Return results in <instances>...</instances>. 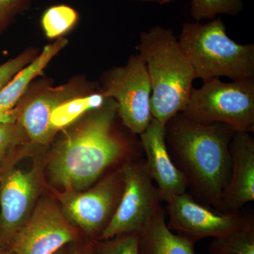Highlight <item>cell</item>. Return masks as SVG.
<instances>
[{
  "mask_svg": "<svg viewBox=\"0 0 254 254\" xmlns=\"http://www.w3.org/2000/svg\"><path fill=\"white\" fill-rule=\"evenodd\" d=\"M118 105L113 98L90 112L65 133L48 162L50 182L64 190H83L112 167L139 158L141 141L128 140L116 128Z\"/></svg>",
  "mask_w": 254,
  "mask_h": 254,
  "instance_id": "6da1fadb",
  "label": "cell"
},
{
  "mask_svg": "<svg viewBox=\"0 0 254 254\" xmlns=\"http://www.w3.org/2000/svg\"><path fill=\"white\" fill-rule=\"evenodd\" d=\"M235 132L225 124L196 123L182 113L165 126L169 153L186 177L190 194L222 213V193L231 173L230 143Z\"/></svg>",
  "mask_w": 254,
  "mask_h": 254,
  "instance_id": "7a4b0ae2",
  "label": "cell"
},
{
  "mask_svg": "<svg viewBox=\"0 0 254 254\" xmlns=\"http://www.w3.org/2000/svg\"><path fill=\"white\" fill-rule=\"evenodd\" d=\"M137 50L149 76L152 117L165 126L186 108L196 79L194 70L170 28L155 26L143 32Z\"/></svg>",
  "mask_w": 254,
  "mask_h": 254,
  "instance_id": "3957f363",
  "label": "cell"
},
{
  "mask_svg": "<svg viewBox=\"0 0 254 254\" xmlns=\"http://www.w3.org/2000/svg\"><path fill=\"white\" fill-rule=\"evenodd\" d=\"M178 41L196 78L203 82L220 76L232 81L254 78V45L234 41L221 17L204 24L185 23Z\"/></svg>",
  "mask_w": 254,
  "mask_h": 254,
  "instance_id": "277c9868",
  "label": "cell"
},
{
  "mask_svg": "<svg viewBox=\"0 0 254 254\" xmlns=\"http://www.w3.org/2000/svg\"><path fill=\"white\" fill-rule=\"evenodd\" d=\"M187 118L202 124L222 123L235 131L254 130V78L223 82L214 78L193 88L186 108Z\"/></svg>",
  "mask_w": 254,
  "mask_h": 254,
  "instance_id": "5b68a950",
  "label": "cell"
},
{
  "mask_svg": "<svg viewBox=\"0 0 254 254\" xmlns=\"http://www.w3.org/2000/svg\"><path fill=\"white\" fill-rule=\"evenodd\" d=\"M122 168L123 194L113 216L98 240L139 234L162 207L158 188L145 160H130L123 164Z\"/></svg>",
  "mask_w": 254,
  "mask_h": 254,
  "instance_id": "8992f818",
  "label": "cell"
},
{
  "mask_svg": "<svg viewBox=\"0 0 254 254\" xmlns=\"http://www.w3.org/2000/svg\"><path fill=\"white\" fill-rule=\"evenodd\" d=\"M122 166L91 188L58 193L64 215L92 242L99 240L120 203L124 189Z\"/></svg>",
  "mask_w": 254,
  "mask_h": 254,
  "instance_id": "52a82bcc",
  "label": "cell"
},
{
  "mask_svg": "<svg viewBox=\"0 0 254 254\" xmlns=\"http://www.w3.org/2000/svg\"><path fill=\"white\" fill-rule=\"evenodd\" d=\"M101 93L116 102L119 117L127 129L138 136L146 129L153 119L152 89L146 65L139 55H131L125 66L110 70Z\"/></svg>",
  "mask_w": 254,
  "mask_h": 254,
  "instance_id": "ba28073f",
  "label": "cell"
},
{
  "mask_svg": "<svg viewBox=\"0 0 254 254\" xmlns=\"http://www.w3.org/2000/svg\"><path fill=\"white\" fill-rule=\"evenodd\" d=\"M80 231L53 200L37 203L31 216L10 243L14 254H54L79 242Z\"/></svg>",
  "mask_w": 254,
  "mask_h": 254,
  "instance_id": "9c48e42d",
  "label": "cell"
},
{
  "mask_svg": "<svg viewBox=\"0 0 254 254\" xmlns=\"http://www.w3.org/2000/svg\"><path fill=\"white\" fill-rule=\"evenodd\" d=\"M168 228L193 242L217 238L244 226L254 218L242 210L222 213L198 201L190 193L175 195L166 202Z\"/></svg>",
  "mask_w": 254,
  "mask_h": 254,
  "instance_id": "30bf717a",
  "label": "cell"
},
{
  "mask_svg": "<svg viewBox=\"0 0 254 254\" xmlns=\"http://www.w3.org/2000/svg\"><path fill=\"white\" fill-rule=\"evenodd\" d=\"M41 167L5 168L0 180V242L9 246L31 216L42 186Z\"/></svg>",
  "mask_w": 254,
  "mask_h": 254,
  "instance_id": "8fae6325",
  "label": "cell"
},
{
  "mask_svg": "<svg viewBox=\"0 0 254 254\" xmlns=\"http://www.w3.org/2000/svg\"><path fill=\"white\" fill-rule=\"evenodd\" d=\"M139 136L146 157L145 163L162 201L166 202L175 195L186 192V177L174 163L167 148L165 126L153 118Z\"/></svg>",
  "mask_w": 254,
  "mask_h": 254,
  "instance_id": "7c38bea8",
  "label": "cell"
},
{
  "mask_svg": "<svg viewBox=\"0 0 254 254\" xmlns=\"http://www.w3.org/2000/svg\"><path fill=\"white\" fill-rule=\"evenodd\" d=\"M231 173L222 196V212L235 213L254 200V140L235 131L230 143Z\"/></svg>",
  "mask_w": 254,
  "mask_h": 254,
  "instance_id": "4fadbf2b",
  "label": "cell"
},
{
  "mask_svg": "<svg viewBox=\"0 0 254 254\" xmlns=\"http://www.w3.org/2000/svg\"><path fill=\"white\" fill-rule=\"evenodd\" d=\"M73 96L76 95L65 86L46 90L24 107H20L16 122L33 143L48 144L55 136L50 124L52 111L62 102Z\"/></svg>",
  "mask_w": 254,
  "mask_h": 254,
  "instance_id": "5bb4252c",
  "label": "cell"
},
{
  "mask_svg": "<svg viewBox=\"0 0 254 254\" xmlns=\"http://www.w3.org/2000/svg\"><path fill=\"white\" fill-rule=\"evenodd\" d=\"M194 245L168 228L163 206L138 234V254H196Z\"/></svg>",
  "mask_w": 254,
  "mask_h": 254,
  "instance_id": "9a60e30c",
  "label": "cell"
},
{
  "mask_svg": "<svg viewBox=\"0 0 254 254\" xmlns=\"http://www.w3.org/2000/svg\"><path fill=\"white\" fill-rule=\"evenodd\" d=\"M67 44L65 38H60L45 47L41 54L26 65L0 90V113L16 108L33 78L43 71L50 60Z\"/></svg>",
  "mask_w": 254,
  "mask_h": 254,
  "instance_id": "2e32d148",
  "label": "cell"
},
{
  "mask_svg": "<svg viewBox=\"0 0 254 254\" xmlns=\"http://www.w3.org/2000/svg\"><path fill=\"white\" fill-rule=\"evenodd\" d=\"M107 98L103 93H92L84 96L71 97L62 102L52 111L50 124L55 134L73 125L87 113L99 109Z\"/></svg>",
  "mask_w": 254,
  "mask_h": 254,
  "instance_id": "e0dca14e",
  "label": "cell"
},
{
  "mask_svg": "<svg viewBox=\"0 0 254 254\" xmlns=\"http://www.w3.org/2000/svg\"><path fill=\"white\" fill-rule=\"evenodd\" d=\"M210 254H254V220L223 236L214 238Z\"/></svg>",
  "mask_w": 254,
  "mask_h": 254,
  "instance_id": "ac0fdd59",
  "label": "cell"
},
{
  "mask_svg": "<svg viewBox=\"0 0 254 254\" xmlns=\"http://www.w3.org/2000/svg\"><path fill=\"white\" fill-rule=\"evenodd\" d=\"M78 20V12L71 6L54 5L43 13L41 26L48 38H60L72 29Z\"/></svg>",
  "mask_w": 254,
  "mask_h": 254,
  "instance_id": "d6986e66",
  "label": "cell"
},
{
  "mask_svg": "<svg viewBox=\"0 0 254 254\" xmlns=\"http://www.w3.org/2000/svg\"><path fill=\"white\" fill-rule=\"evenodd\" d=\"M244 8L242 0H191L190 14L195 21L214 19L217 15L236 16Z\"/></svg>",
  "mask_w": 254,
  "mask_h": 254,
  "instance_id": "ffe728a7",
  "label": "cell"
},
{
  "mask_svg": "<svg viewBox=\"0 0 254 254\" xmlns=\"http://www.w3.org/2000/svg\"><path fill=\"white\" fill-rule=\"evenodd\" d=\"M25 136L17 122L0 123V170L12 165L15 151Z\"/></svg>",
  "mask_w": 254,
  "mask_h": 254,
  "instance_id": "44dd1931",
  "label": "cell"
},
{
  "mask_svg": "<svg viewBox=\"0 0 254 254\" xmlns=\"http://www.w3.org/2000/svg\"><path fill=\"white\" fill-rule=\"evenodd\" d=\"M138 234H127L93 242L95 254H138Z\"/></svg>",
  "mask_w": 254,
  "mask_h": 254,
  "instance_id": "7402d4cb",
  "label": "cell"
},
{
  "mask_svg": "<svg viewBox=\"0 0 254 254\" xmlns=\"http://www.w3.org/2000/svg\"><path fill=\"white\" fill-rule=\"evenodd\" d=\"M31 59L32 56L30 53H23L16 58L0 65V90L14 77L20 70L31 63L30 61Z\"/></svg>",
  "mask_w": 254,
  "mask_h": 254,
  "instance_id": "603a6c76",
  "label": "cell"
},
{
  "mask_svg": "<svg viewBox=\"0 0 254 254\" xmlns=\"http://www.w3.org/2000/svg\"><path fill=\"white\" fill-rule=\"evenodd\" d=\"M28 0H0V29L27 4Z\"/></svg>",
  "mask_w": 254,
  "mask_h": 254,
  "instance_id": "cb8c5ba5",
  "label": "cell"
},
{
  "mask_svg": "<svg viewBox=\"0 0 254 254\" xmlns=\"http://www.w3.org/2000/svg\"><path fill=\"white\" fill-rule=\"evenodd\" d=\"M69 254H95L93 242L86 240L78 242L69 245Z\"/></svg>",
  "mask_w": 254,
  "mask_h": 254,
  "instance_id": "d4e9b609",
  "label": "cell"
},
{
  "mask_svg": "<svg viewBox=\"0 0 254 254\" xmlns=\"http://www.w3.org/2000/svg\"><path fill=\"white\" fill-rule=\"evenodd\" d=\"M20 111V107H16L14 109L9 111L0 113V123H14L18 118Z\"/></svg>",
  "mask_w": 254,
  "mask_h": 254,
  "instance_id": "484cf974",
  "label": "cell"
},
{
  "mask_svg": "<svg viewBox=\"0 0 254 254\" xmlns=\"http://www.w3.org/2000/svg\"><path fill=\"white\" fill-rule=\"evenodd\" d=\"M0 254H14L9 246L0 242Z\"/></svg>",
  "mask_w": 254,
  "mask_h": 254,
  "instance_id": "4316f807",
  "label": "cell"
},
{
  "mask_svg": "<svg viewBox=\"0 0 254 254\" xmlns=\"http://www.w3.org/2000/svg\"><path fill=\"white\" fill-rule=\"evenodd\" d=\"M136 1H147V2H155L160 4H168L172 1H176V0H136Z\"/></svg>",
  "mask_w": 254,
  "mask_h": 254,
  "instance_id": "83f0119b",
  "label": "cell"
},
{
  "mask_svg": "<svg viewBox=\"0 0 254 254\" xmlns=\"http://www.w3.org/2000/svg\"><path fill=\"white\" fill-rule=\"evenodd\" d=\"M68 248H69V245L64 247L63 249L58 251V252H56V253L54 254H69V250H68Z\"/></svg>",
  "mask_w": 254,
  "mask_h": 254,
  "instance_id": "f1b7e54d",
  "label": "cell"
},
{
  "mask_svg": "<svg viewBox=\"0 0 254 254\" xmlns=\"http://www.w3.org/2000/svg\"><path fill=\"white\" fill-rule=\"evenodd\" d=\"M3 171H4V170H2V171L0 172V180H1V174H2Z\"/></svg>",
  "mask_w": 254,
  "mask_h": 254,
  "instance_id": "f546056e",
  "label": "cell"
},
{
  "mask_svg": "<svg viewBox=\"0 0 254 254\" xmlns=\"http://www.w3.org/2000/svg\"><path fill=\"white\" fill-rule=\"evenodd\" d=\"M2 171V170H0V172Z\"/></svg>",
  "mask_w": 254,
  "mask_h": 254,
  "instance_id": "4dcf8cb0",
  "label": "cell"
}]
</instances>
